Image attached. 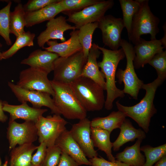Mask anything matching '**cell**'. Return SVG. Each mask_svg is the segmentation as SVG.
Returning <instances> with one entry per match:
<instances>
[{"instance_id":"41","label":"cell","mask_w":166,"mask_h":166,"mask_svg":"<svg viewBox=\"0 0 166 166\" xmlns=\"http://www.w3.org/2000/svg\"><path fill=\"white\" fill-rule=\"evenodd\" d=\"M8 117L4 113L2 109V102L0 100V121L2 122H5Z\"/></svg>"},{"instance_id":"2","label":"cell","mask_w":166,"mask_h":166,"mask_svg":"<svg viewBox=\"0 0 166 166\" xmlns=\"http://www.w3.org/2000/svg\"><path fill=\"white\" fill-rule=\"evenodd\" d=\"M97 48L103 54L102 60L98 63L99 67L105 79V90L107 96L105 103V109L111 110L115 99L123 98L125 94L122 90L116 86V74L117 67L120 61L125 57L123 49L112 50L101 47L97 45Z\"/></svg>"},{"instance_id":"32","label":"cell","mask_w":166,"mask_h":166,"mask_svg":"<svg viewBox=\"0 0 166 166\" xmlns=\"http://www.w3.org/2000/svg\"><path fill=\"white\" fill-rule=\"evenodd\" d=\"M140 149L144 153L146 158L143 166H153L166 155V144L154 147L148 145H145L140 147Z\"/></svg>"},{"instance_id":"35","label":"cell","mask_w":166,"mask_h":166,"mask_svg":"<svg viewBox=\"0 0 166 166\" xmlns=\"http://www.w3.org/2000/svg\"><path fill=\"white\" fill-rule=\"evenodd\" d=\"M148 64L156 69L157 77L164 81L166 78V51L156 54Z\"/></svg>"},{"instance_id":"31","label":"cell","mask_w":166,"mask_h":166,"mask_svg":"<svg viewBox=\"0 0 166 166\" xmlns=\"http://www.w3.org/2000/svg\"><path fill=\"white\" fill-rule=\"evenodd\" d=\"M98 28L97 22L84 25L78 29L79 41L82 47V52L87 60L89 50L92 45L93 35L95 30Z\"/></svg>"},{"instance_id":"15","label":"cell","mask_w":166,"mask_h":166,"mask_svg":"<svg viewBox=\"0 0 166 166\" xmlns=\"http://www.w3.org/2000/svg\"><path fill=\"white\" fill-rule=\"evenodd\" d=\"M65 17L60 16L49 20L46 24V28L37 37L38 46L42 48L45 43L51 40L59 39L61 42L66 41L64 33L69 30H76L74 26L68 24Z\"/></svg>"},{"instance_id":"38","label":"cell","mask_w":166,"mask_h":166,"mask_svg":"<svg viewBox=\"0 0 166 166\" xmlns=\"http://www.w3.org/2000/svg\"><path fill=\"white\" fill-rule=\"evenodd\" d=\"M47 147L44 143L38 146L36 152L32 155L31 166H41L46 154Z\"/></svg>"},{"instance_id":"37","label":"cell","mask_w":166,"mask_h":166,"mask_svg":"<svg viewBox=\"0 0 166 166\" xmlns=\"http://www.w3.org/2000/svg\"><path fill=\"white\" fill-rule=\"evenodd\" d=\"M60 0H30L23 6L25 12H30L41 9L46 6L57 2Z\"/></svg>"},{"instance_id":"44","label":"cell","mask_w":166,"mask_h":166,"mask_svg":"<svg viewBox=\"0 0 166 166\" xmlns=\"http://www.w3.org/2000/svg\"><path fill=\"white\" fill-rule=\"evenodd\" d=\"M0 166H8V161L7 160H6L5 163L2 164V160L0 156Z\"/></svg>"},{"instance_id":"23","label":"cell","mask_w":166,"mask_h":166,"mask_svg":"<svg viewBox=\"0 0 166 166\" xmlns=\"http://www.w3.org/2000/svg\"><path fill=\"white\" fill-rule=\"evenodd\" d=\"M120 128L119 135L113 143L112 148L115 151H118L121 146L128 142L134 141L136 139L143 140L146 137V133L143 130L135 128L130 121L126 118Z\"/></svg>"},{"instance_id":"27","label":"cell","mask_w":166,"mask_h":166,"mask_svg":"<svg viewBox=\"0 0 166 166\" xmlns=\"http://www.w3.org/2000/svg\"><path fill=\"white\" fill-rule=\"evenodd\" d=\"M126 116L120 111H113L104 117H95L91 121V127L101 128L110 133L114 129L120 128Z\"/></svg>"},{"instance_id":"36","label":"cell","mask_w":166,"mask_h":166,"mask_svg":"<svg viewBox=\"0 0 166 166\" xmlns=\"http://www.w3.org/2000/svg\"><path fill=\"white\" fill-rule=\"evenodd\" d=\"M61 152L55 145L47 147L45 158L41 166H57Z\"/></svg>"},{"instance_id":"17","label":"cell","mask_w":166,"mask_h":166,"mask_svg":"<svg viewBox=\"0 0 166 166\" xmlns=\"http://www.w3.org/2000/svg\"><path fill=\"white\" fill-rule=\"evenodd\" d=\"M55 145L71 157L79 165H91V163L83 153L72 136L70 131L66 129L56 140Z\"/></svg>"},{"instance_id":"20","label":"cell","mask_w":166,"mask_h":166,"mask_svg":"<svg viewBox=\"0 0 166 166\" xmlns=\"http://www.w3.org/2000/svg\"><path fill=\"white\" fill-rule=\"evenodd\" d=\"M78 33V30H73L70 33L69 38L62 43H58L55 40H49L46 43L48 47L42 48L57 53L60 57L70 56L82 50L79 41Z\"/></svg>"},{"instance_id":"28","label":"cell","mask_w":166,"mask_h":166,"mask_svg":"<svg viewBox=\"0 0 166 166\" xmlns=\"http://www.w3.org/2000/svg\"><path fill=\"white\" fill-rule=\"evenodd\" d=\"M25 12L21 3L15 6L14 10L10 14V34L17 37L25 32Z\"/></svg>"},{"instance_id":"25","label":"cell","mask_w":166,"mask_h":166,"mask_svg":"<svg viewBox=\"0 0 166 166\" xmlns=\"http://www.w3.org/2000/svg\"><path fill=\"white\" fill-rule=\"evenodd\" d=\"M38 146L33 143L18 145L10 150V166H31L33 152Z\"/></svg>"},{"instance_id":"34","label":"cell","mask_w":166,"mask_h":166,"mask_svg":"<svg viewBox=\"0 0 166 166\" xmlns=\"http://www.w3.org/2000/svg\"><path fill=\"white\" fill-rule=\"evenodd\" d=\"M101 0H60V2L64 12L78 11L91 5L96 3Z\"/></svg>"},{"instance_id":"22","label":"cell","mask_w":166,"mask_h":166,"mask_svg":"<svg viewBox=\"0 0 166 166\" xmlns=\"http://www.w3.org/2000/svg\"><path fill=\"white\" fill-rule=\"evenodd\" d=\"M59 56L55 53L40 49L36 50L30 53L21 63L30 67H37L43 69L49 73L53 71L55 61Z\"/></svg>"},{"instance_id":"46","label":"cell","mask_w":166,"mask_h":166,"mask_svg":"<svg viewBox=\"0 0 166 166\" xmlns=\"http://www.w3.org/2000/svg\"></svg>"},{"instance_id":"6","label":"cell","mask_w":166,"mask_h":166,"mask_svg":"<svg viewBox=\"0 0 166 166\" xmlns=\"http://www.w3.org/2000/svg\"><path fill=\"white\" fill-rule=\"evenodd\" d=\"M121 46L124 53L126 65L124 70L118 69L116 73V77L119 84L123 82L124 84L122 90L124 93L137 100L139 91L144 83L143 81L139 78L135 71L133 65L135 56L134 46L126 40L122 39Z\"/></svg>"},{"instance_id":"40","label":"cell","mask_w":166,"mask_h":166,"mask_svg":"<svg viewBox=\"0 0 166 166\" xmlns=\"http://www.w3.org/2000/svg\"><path fill=\"white\" fill-rule=\"evenodd\" d=\"M78 164L69 156L62 152L59 162L57 166H78Z\"/></svg>"},{"instance_id":"16","label":"cell","mask_w":166,"mask_h":166,"mask_svg":"<svg viewBox=\"0 0 166 166\" xmlns=\"http://www.w3.org/2000/svg\"><path fill=\"white\" fill-rule=\"evenodd\" d=\"M135 56L133 61L135 69L143 68L156 54L163 51L164 47L161 40L146 41L141 38L134 45Z\"/></svg>"},{"instance_id":"45","label":"cell","mask_w":166,"mask_h":166,"mask_svg":"<svg viewBox=\"0 0 166 166\" xmlns=\"http://www.w3.org/2000/svg\"><path fill=\"white\" fill-rule=\"evenodd\" d=\"M1 44L0 43V47L1 46ZM1 53V52H0V53Z\"/></svg>"},{"instance_id":"9","label":"cell","mask_w":166,"mask_h":166,"mask_svg":"<svg viewBox=\"0 0 166 166\" xmlns=\"http://www.w3.org/2000/svg\"><path fill=\"white\" fill-rule=\"evenodd\" d=\"M49 73L42 69L30 67L21 72L17 85L25 89L47 93L53 97L54 91L48 77Z\"/></svg>"},{"instance_id":"21","label":"cell","mask_w":166,"mask_h":166,"mask_svg":"<svg viewBox=\"0 0 166 166\" xmlns=\"http://www.w3.org/2000/svg\"><path fill=\"white\" fill-rule=\"evenodd\" d=\"M48 5L39 10L30 12H25V26L29 27L55 18L59 13L64 10L60 2Z\"/></svg>"},{"instance_id":"7","label":"cell","mask_w":166,"mask_h":166,"mask_svg":"<svg viewBox=\"0 0 166 166\" xmlns=\"http://www.w3.org/2000/svg\"><path fill=\"white\" fill-rule=\"evenodd\" d=\"M87 60L82 50L67 57H59L54 62L53 80L71 83L80 77Z\"/></svg>"},{"instance_id":"11","label":"cell","mask_w":166,"mask_h":166,"mask_svg":"<svg viewBox=\"0 0 166 166\" xmlns=\"http://www.w3.org/2000/svg\"><path fill=\"white\" fill-rule=\"evenodd\" d=\"M7 137L9 143V150L19 145L33 143L38 138L35 123L25 121L19 123L15 121H9L7 128Z\"/></svg>"},{"instance_id":"5","label":"cell","mask_w":166,"mask_h":166,"mask_svg":"<svg viewBox=\"0 0 166 166\" xmlns=\"http://www.w3.org/2000/svg\"><path fill=\"white\" fill-rule=\"evenodd\" d=\"M148 2V0H140V8L133 18L128 38L134 45L143 34H149L151 40L156 39L159 31L160 19L152 12Z\"/></svg>"},{"instance_id":"1","label":"cell","mask_w":166,"mask_h":166,"mask_svg":"<svg viewBox=\"0 0 166 166\" xmlns=\"http://www.w3.org/2000/svg\"><path fill=\"white\" fill-rule=\"evenodd\" d=\"M164 81L157 77L151 83L144 84L141 89L146 91L145 96L139 103L134 105L125 106L120 104L119 101L116 102L118 110L124 113L126 117L133 120L145 133H147L149 130L152 117L157 112L153 104L156 91Z\"/></svg>"},{"instance_id":"26","label":"cell","mask_w":166,"mask_h":166,"mask_svg":"<svg viewBox=\"0 0 166 166\" xmlns=\"http://www.w3.org/2000/svg\"><path fill=\"white\" fill-rule=\"evenodd\" d=\"M110 133L101 128H91V137L94 147L105 152L109 161L114 162L116 160L112 154L113 143L110 140Z\"/></svg>"},{"instance_id":"18","label":"cell","mask_w":166,"mask_h":166,"mask_svg":"<svg viewBox=\"0 0 166 166\" xmlns=\"http://www.w3.org/2000/svg\"><path fill=\"white\" fill-rule=\"evenodd\" d=\"M2 109L4 111L10 114V121L21 119L25 121H31L35 123L43 113L48 111L46 109L31 107L26 102L22 103L20 105H14L4 102H2Z\"/></svg>"},{"instance_id":"19","label":"cell","mask_w":166,"mask_h":166,"mask_svg":"<svg viewBox=\"0 0 166 166\" xmlns=\"http://www.w3.org/2000/svg\"><path fill=\"white\" fill-rule=\"evenodd\" d=\"M97 45L92 44L86 63L85 65L80 77L89 78L100 85L105 90V82L104 76L99 69L97 59L101 52L97 48Z\"/></svg>"},{"instance_id":"39","label":"cell","mask_w":166,"mask_h":166,"mask_svg":"<svg viewBox=\"0 0 166 166\" xmlns=\"http://www.w3.org/2000/svg\"><path fill=\"white\" fill-rule=\"evenodd\" d=\"M89 160L91 163V166H130L117 160L114 162L107 161L101 156L95 157Z\"/></svg>"},{"instance_id":"10","label":"cell","mask_w":166,"mask_h":166,"mask_svg":"<svg viewBox=\"0 0 166 166\" xmlns=\"http://www.w3.org/2000/svg\"><path fill=\"white\" fill-rule=\"evenodd\" d=\"M113 0H101L94 4L76 12L67 13V21L74 24L76 29L89 23L97 22L105 15L106 12L113 6Z\"/></svg>"},{"instance_id":"42","label":"cell","mask_w":166,"mask_h":166,"mask_svg":"<svg viewBox=\"0 0 166 166\" xmlns=\"http://www.w3.org/2000/svg\"><path fill=\"white\" fill-rule=\"evenodd\" d=\"M154 166H166V155L157 162Z\"/></svg>"},{"instance_id":"30","label":"cell","mask_w":166,"mask_h":166,"mask_svg":"<svg viewBox=\"0 0 166 166\" xmlns=\"http://www.w3.org/2000/svg\"><path fill=\"white\" fill-rule=\"evenodd\" d=\"M35 35L29 31L25 32L16 37L14 44L7 50L0 53V60L9 58L20 49L25 46H34V40Z\"/></svg>"},{"instance_id":"12","label":"cell","mask_w":166,"mask_h":166,"mask_svg":"<svg viewBox=\"0 0 166 166\" xmlns=\"http://www.w3.org/2000/svg\"><path fill=\"white\" fill-rule=\"evenodd\" d=\"M97 22V28L101 31L103 44L112 50L118 49L121 46V32L124 27L122 18L108 15Z\"/></svg>"},{"instance_id":"29","label":"cell","mask_w":166,"mask_h":166,"mask_svg":"<svg viewBox=\"0 0 166 166\" xmlns=\"http://www.w3.org/2000/svg\"><path fill=\"white\" fill-rule=\"evenodd\" d=\"M119 2L122 12V19L128 37L130 33L133 17L140 7V0H119Z\"/></svg>"},{"instance_id":"3","label":"cell","mask_w":166,"mask_h":166,"mask_svg":"<svg viewBox=\"0 0 166 166\" xmlns=\"http://www.w3.org/2000/svg\"><path fill=\"white\" fill-rule=\"evenodd\" d=\"M54 104L65 118L81 120L86 117L87 111L78 100L70 84L51 81Z\"/></svg>"},{"instance_id":"8","label":"cell","mask_w":166,"mask_h":166,"mask_svg":"<svg viewBox=\"0 0 166 166\" xmlns=\"http://www.w3.org/2000/svg\"><path fill=\"white\" fill-rule=\"evenodd\" d=\"M68 123L60 115L41 116L35 123L39 142L45 143L47 147L54 145L56 140L66 129Z\"/></svg>"},{"instance_id":"4","label":"cell","mask_w":166,"mask_h":166,"mask_svg":"<svg viewBox=\"0 0 166 166\" xmlns=\"http://www.w3.org/2000/svg\"><path fill=\"white\" fill-rule=\"evenodd\" d=\"M77 97L87 111H98L104 106V90L92 80L80 77L70 83Z\"/></svg>"},{"instance_id":"14","label":"cell","mask_w":166,"mask_h":166,"mask_svg":"<svg viewBox=\"0 0 166 166\" xmlns=\"http://www.w3.org/2000/svg\"><path fill=\"white\" fill-rule=\"evenodd\" d=\"M91 121L86 117L72 125L70 133L85 156L90 159L97 157L91 137Z\"/></svg>"},{"instance_id":"13","label":"cell","mask_w":166,"mask_h":166,"mask_svg":"<svg viewBox=\"0 0 166 166\" xmlns=\"http://www.w3.org/2000/svg\"><path fill=\"white\" fill-rule=\"evenodd\" d=\"M8 85L18 100L22 103L29 102L32 104L33 107L38 109L45 106L50 109L52 113L61 115L49 94L45 92L25 89L12 82H9Z\"/></svg>"},{"instance_id":"43","label":"cell","mask_w":166,"mask_h":166,"mask_svg":"<svg viewBox=\"0 0 166 166\" xmlns=\"http://www.w3.org/2000/svg\"><path fill=\"white\" fill-rule=\"evenodd\" d=\"M163 28L164 32V35L162 38L161 39L163 46L164 47V48L166 49V24H164L163 26Z\"/></svg>"},{"instance_id":"24","label":"cell","mask_w":166,"mask_h":166,"mask_svg":"<svg viewBox=\"0 0 166 166\" xmlns=\"http://www.w3.org/2000/svg\"><path fill=\"white\" fill-rule=\"evenodd\" d=\"M141 139H137L132 146L127 147L122 152L117 154L116 160L129 166H143L145 160L144 156L141 152Z\"/></svg>"},{"instance_id":"33","label":"cell","mask_w":166,"mask_h":166,"mask_svg":"<svg viewBox=\"0 0 166 166\" xmlns=\"http://www.w3.org/2000/svg\"><path fill=\"white\" fill-rule=\"evenodd\" d=\"M11 2L0 10V35L5 40L8 45H11L12 42L10 37V14Z\"/></svg>"}]
</instances>
